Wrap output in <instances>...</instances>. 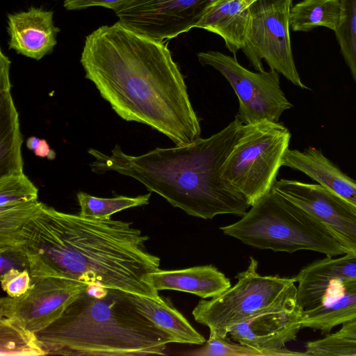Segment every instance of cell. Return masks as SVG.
<instances>
[{
	"label": "cell",
	"instance_id": "6da1fadb",
	"mask_svg": "<svg viewBox=\"0 0 356 356\" xmlns=\"http://www.w3.org/2000/svg\"><path fill=\"white\" fill-rule=\"evenodd\" d=\"M149 237L131 223L58 211L42 204L16 231L0 236V252H13L31 277H60L161 300L149 283L160 259Z\"/></svg>",
	"mask_w": 356,
	"mask_h": 356
},
{
	"label": "cell",
	"instance_id": "7a4b0ae2",
	"mask_svg": "<svg viewBox=\"0 0 356 356\" xmlns=\"http://www.w3.org/2000/svg\"><path fill=\"white\" fill-rule=\"evenodd\" d=\"M80 63L86 78L123 120L147 124L177 146L200 137L184 77L163 41L117 21L86 36Z\"/></svg>",
	"mask_w": 356,
	"mask_h": 356
},
{
	"label": "cell",
	"instance_id": "3957f363",
	"mask_svg": "<svg viewBox=\"0 0 356 356\" xmlns=\"http://www.w3.org/2000/svg\"><path fill=\"white\" fill-rule=\"evenodd\" d=\"M243 124L237 115L207 138L169 148L157 147L140 156L115 145L111 154L90 149L92 172L115 171L143 184L188 215L212 219L220 214L244 216L251 205L222 179L223 165L236 143Z\"/></svg>",
	"mask_w": 356,
	"mask_h": 356
},
{
	"label": "cell",
	"instance_id": "277c9868",
	"mask_svg": "<svg viewBox=\"0 0 356 356\" xmlns=\"http://www.w3.org/2000/svg\"><path fill=\"white\" fill-rule=\"evenodd\" d=\"M35 334L47 355H165L167 344L175 343L137 309L130 293L118 289L100 298L85 291Z\"/></svg>",
	"mask_w": 356,
	"mask_h": 356
},
{
	"label": "cell",
	"instance_id": "5b68a950",
	"mask_svg": "<svg viewBox=\"0 0 356 356\" xmlns=\"http://www.w3.org/2000/svg\"><path fill=\"white\" fill-rule=\"evenodd\" d=\"M220 229L261 250L289 253L312 250L330 257L345 254L336 237L321 222L272 189L238 221Z\"/></svg>",
	"mask_w": 356,
	"mask_h": 356
},
{
	"label": "cell",
	"instance_id": "8992f818",
	"mask_svg": "<svg viewBox=\"0 0 356 356\" xmlns=\"http://www.w3.org/2000/svg\"><path fill=\"white\" fill-rule=\"evenodd\" d=\"M257 268L258 261L250 257L248 268L236 276L235 285L200 300L193 309L195 321L209 327V337L226 338L232 326L263 312L299 307L293 277L262 276Z\"/></svg>",
	"mask_w": 356,
	"mask_h": 356
},
{
	"label": "cell",
	"instance_id": "52a82bcc",
	"mask_svg": "<svg viewBox=\"0 0 356 356\" xmlns=\"http://www.w3.org/2000/svg\"><path fill=\"white\" fill-rule=\"evenodd\" d=\"M290 138V131L280 122L243 124L223 165L222 180L252 206L272 189Z\"/></svg>",
	"mask_w": 356,
	"mask_h": 356
},
{
	"label": "cell",
	"instance_id": "ba28073f",
	"mask_svg": "<svg viewBox=\"0 0 356 356\" xmlns=\"http://www.w3.org/2000/svg\"><path fill=\"white\" fill-rule=\"evenodd\" d=\"M292 0H258L248 8L249 17L242 51L258 72L262 59L295 86L307 88L297 71L289 34Z\"/></svg>",
	"mask_w": 356,
	"mask_h": 356
},
{
	"label": "cell",
	"instance_id": "9c48e42d",
	"mask_svg": "<svg viewBox=\"0 0 356 356\" xmlns=\"http://www.w3.org/2000/svg\"><path fill=\"white\" fill-rule=\"evenodd\" d=\"M201 65L218 71L229 82L239 102L238 118L243 124L278 122L283 112L293 105L286 99L275 70L258 72L243 67L236 57L218 51L199 52Z\"/></svg>",
	"mask_w": 356,
	"mask_h": 356
},
{
	"label": "cell",
	"instance_id": "30bf717a",
	"mask_svg": "<svg viewBox=\"0 0 356 356\" xmlns=\"http://www.w3.org/2000/svg\"><path fill=\"white\" fill-rule=\"evenodd\" d=\"M215 0H127L114 13L131 30L163 41L195 28Z\"/></svg>",
	"mask_w": 356,
	"mask_h": 356
},
{
	"label": "cell",
	"instance_id": "8fae6325",
	"mask_svg": "<svg viewBox=\"0 0 356 356\" xmlns=\"http://www.w3.org/2000/svg\"><path fill=\"white\" fill-rule=\"evenodd\" d=\"M86 288L87 284L70 279L31 277L25 293L1 298L0 318H16L36 333L60 318Z\"/></svg>",
	"mask_w": 356,
	"mask_h": 356
},
{
	"label": "cell",
	"instance_id": "7c38bea8",
	"mask_svg": "<svg viewBox=\"0 0 356 356\" xmlns=\"http://www.w3.org/2000/svg\"><path fill=\"white\" fill-rule=\"evenodd\" d=\"M272 190L321 222L345 254H356V206L318 184L282 179Z\"/></svg>",
	"mask_w": 356,
	"mask_h": 356
},
{
	"label": "cell",
	"instance_id": "4fadbf2b",
	"mask_svg": "<svg viewBox=\"0 0 356 356\" xmlns=\"http://www.w3.org/2000/svg\"><path fill=\"white\" fill-rule=\"evenodd\" d=\"M302 310H274L259 314L232 326L228 334L236 341L262 351L266 356H299L305 352L286 348L302 327Z\"/></svg>",
	"mask_w": 356,
	"mask_h": 356
},
{
	"label": "cell",
	"instance_id": "5bb4252c",
	"mask_svg": "<svg viewBox=\"0 0 356 356\" xmlns=\"http://www.w3.org/2000/svg\"><path fill=\"white\" fill-rule=\"evenodd\" d=\"M59 31L51 10L32 6L7 17L8 48L38 60L53 51Z\"/></svg>",
	"mask_w": 356,
	"mask_h": 356
},
{
	"label": "cell",
	"instance_id": "9a60e30c",
	"mask_svg": "<svg viewBox=\"0 0 356 356\" xmlns=\"http://www.w3.org/2000/svg\"><path fill=\"white\" fill-rule=\"evenodd\" d=\"M10 65L9 58L0 49V177L24 173L23 139L10 92Z\"/></svg>",
	"mask_w": 356,
	"mask_h": 356
},
{
	"label": "cell",
	"instance_id": "2e32d148",
	"mask_svg": "<svg viewBox=\"0 0 356 356\" xmlns=\"http://www.w3.org/2000/svg\"><path fill=\"white\" fill-rule=\"evenodd\" d=\"M297 286V303L302 312L317 307L329 283L356 279V254L339 258L326 257L315 261L293 277Z\"/></svg>",
	"mask_w": 356,
	"mask_h": 356
},
{
	"label": "cell",
	"instance_id": "e0dca14e",
	"mask_svg": "<svg viewBox=\"0 0 356 356\" xmlns=\"http://www.w3.org/2000/svg\"><path fill=\"white\" fill-rule=\"evenodd\" d=\"M355 319L356 279H343L330 282L319 305L302 312V327L327 334Z\"/></svg>",
	"mask_w": 356,
	"mask_h": 356
},
{
	"label": "cell",
	"instance_id": "ac0fdd59",
	"mask_svg": "<svg viewBox=\"0 0 356 356\" xmlns=\"http://www.w3.org/2000/svg\"><path fill=\"white\" fill-rule=\"evenodd\" d=\"M282 165L299 170L339 196L356 206V181L342 172L318 149L301 152L288 149Z\"/></svg>",
	"mask_w": 356,
	"mask_h": 356
},
{
	"label": "cell",
	"instance_id": "d6986e66",
	"mask_svg": "<svg viewBox=\"0 0 356 356\" xmlns=\"http://www.w3.org/2000/svg\"><path fill=\"white\" fill-rule=\"evenodd\" d=\"M149 282L156 291L187 292L203 299L215 297L232 286L230 280L212 265L158 270L151 273Z\"/></svg>",
	"mask_w": 356,
	"mask_h": 356
},
{
	"label": "cell",
	"instance_id": "ffe728a7",
	"mask_svg": "<svg viewBox=\"0 0 356 356\" xmlns=\"http://www.w3.org/2000/svg\"><path fill=\"white\" fill-rule=\"evenodd\" d=\"M248 17V8H245L242 0H215L195 28L220 35L235 56L243 47Z\"/></svg>",
	"mask_w": 356,
	"mask_h": 356
},
{
	"label": "cell",
	"instance_id": "44dd1931",
	"mask_svg": "<svg viewBox=\"0 0 356 356\" xmlns=\"http://www.w3.org/2000/svg\"><path fill=\"white\" fill-rule=\"evenodd\" d=\"M137 309L157 327L170 335L175 343L202 345L204 337L190 324L173 306L170 300L162 297L161 300L130 294Z\"/></svg>",
	"mask_w": 356,
	"mask_h": 356
},
{
	"label": "cell",
	"instance_id": "7402d4cb",
	"mask_svg": "<svg viewBox=\"0 0 356 356\" xmlns=\"http://www.w3.org/2000/svg\"><path fill=\"white\" fill-rule=\"evenodd\" d=\"M341 10V0H302L291 7L290 26L293 31L307 32L324 26L335 32Z\"/></svg>",
	"mask_w": 356,
	"mask_h": 356
},
{
	"label": "cell",
	"instance_id": "603a6c76",
	"mask_svg": "<svg viewBox=\"0 0 356 356\" xmlns=\"http://www.w3.org/2000/svg\"><path fill=\"white\" fill-rule=\"evenodd\" d=\"M1 356L47 355L35 332L19 319L3 317L0 321Z\"/></svg>",
	"mask_w": 356,
	"mask_h": 356
},
{
	"label": "cell",
	"instance_id": "cb8c5ba5",
	"mask_svg": "<svg viewBox=\"0 0 356 356\" xmlns=\"http://www.w3.org/2000/svg\"><path fill=\"white\" fill-rule=\"evenodd\" d=\"M150 196L151 193L134 197L120 195L102 198L79 192L77 193L81 209L79 215L91 218L110 219L111 215L122 210L148 204Z\"/></svg>",
	"mask_w": 356,
	"mask_h": 356
},
{
	"label": "cell",
	"instance_id": "d4e9b609",
	"mask_svg": "<svg viewBox=\"0 0 356 356\" xmlns=\"http://www.w3.org/2000/svg\"><path fill=\"white\" fill-rule=\"evenodd\" d=\"M306 356H356V319L333 334L305 344Z\"/></svg>",
	"mask_w": 356,
	"mask_h": 356
},
{
	"label": "cell",
	"instance_id": "484cf974",
	"mask_svg": "<svg viewBox=\"0 0 356 356\" xmlns=\"http://www.w3.org/2000/svg\"><path fill=\"white\" fill-rule=\"evenodd\" d=\"M341 17L335 34L356 81V0H341Z\"/></svg>",
	"mask_w": 356,
	"mask_h": 356
},
{
	"label": "cell",
	"instance_id": "4316f807",
	"mask_svg": "<svg viewBox=\"0 0 356 356\" xmlns=\"http://www.w3.org/2000/svg\"><path fill=\"white\" fill-rule=\"evenodd\" d=\"M38 194L24 173L0 177V207L38 200Z\"/></svg>",
	"mask_w": 356,
	"mask_h": 356
},
{
	"label": "cell",
	"instance_id": "83f0119b",
	"mask_svg": "<svg viewBox=\"0 0 356 356\" xmlns=\"http://www.w3.org/2000/svg\"><path fill=\"white\" fill-rule=\"evenodd\" d=\"M38 200L0 207V236L19 229L42 205Z\"/></svg>",
	"mask_w": 356,
	"mask_h": 356
},
{
	"label": "cell",
	"instance_id": "f1b7e54d",
	"mask_svg": "<svg viewBox=\"0 0 356 356\" xmlns=\"http://www.w3.org/2000/svg\"><path fill=\"white\" fill-rule=\"evenodd\" d=\"M204 346L186 355L194 356L225 355V356H266L254 348L238 342L233 343L226 338L209 337Z\"/></svg>",
	"mask_w": 356,
	"mask_h": 356
},
{
	"label": "cell",
	"instance_id": "f546056e",
	"mask_svg": "<svg viewBox=\"0 0 356 356\" xmlns=\"http://www.w3.org/2000/svg\"><path fill=\"white\" fill-rule=\"evenodd\" d=\"M3 290L10 297L25 293L31 285V276L27 270L12 268L1 275Z\"/></svg>",
	"mask_w": 356,
	"mask_h": 356
},
{
	"label": "cell",
	"instance_id": "4dcf8cb0",
	"mask_svg": "<svg viewBox=\"0 0 356 356\" xmlns=\"http://www.w3.org/2000/svg\"><path fill=\"white\" fill-rule=\"evenodd\" d=\"M127 0H64L63 6L67 10H82L90 7H104L113 11Z\"/></svg>",
	"mask_w": 356,
	"mask_h": 356
},
{
	"label": "cell",
	"instance_id": "1f68e13d",
	"mask_svg": "<svg viewBox=\"0 0 356 356\" xmlns=\"http://www.w3.org/2000/svg\"><path fill=\"white\" fill-rule=\"evenodd\" d=\"M35 156L41 158H47L49 160H53L56 157V152L51 149L44 139H40L35 149L33 150Z\"/></svg>",
	"mask_w": 356,
	"mask_h": 356
},
{
	"label": "cell",
	"instance_id": "d6a6232c",
	"mask_svg": "<svg viewBox=\"0 0 356 356\" xmlns=\"http://www.w3.org/2000/svg\"><path fill=\"white\" fill-rule=\"evenodd\" d=\"M40 139V138H37L35 136H31L26 141L27 148L29 149L30 150L33 151L35 149L38 143H39Z\"/></svg>",
	"mask_w": 356,
	"mask_h": 356
},
{
	"label": "cell",
	"instance_id": "836d02e7",
	"mask_svg": "<svg viewBox=\"0 0 356 356\" xmlns=\"http://www.w3.org/2000/svg\"><path fill=\"white\" fill-rule=\"evenodd\" d=\"M258 0H243V3L245 8H248L252 3L257 1Z\"/></svg>",
	"mask_w": 356,
	"mask_h": 356
},
{
	"label": "cell",
	"instance_id": "e575fe53",
	"mask_svg": "<svg viewBox=\"0 0 356 356\" xmlns=\"http://www.w3.org/2000/svg\"><path fill=\"white\" fill-rule=\"evenodd\" d=\"M243 1V0H242V1Z\"/></svg>",
	"mask_w": 356,
	"mask_h": 356
},
{
	"label": "cell",
	"instance_id": "d590c367",
	"mask_svg": "<svg viewBox=\"0 0 356 356\" xmlns=\"http://www.w3.org/2000/svg\"><path fill=\"white\" fill-rule=\"evenodd\" d=\"M55 1H56V0H55Z\"/></svg>",
	"mask_w": 356,
	"mask_h": 356
}]
</instances>
